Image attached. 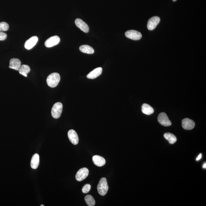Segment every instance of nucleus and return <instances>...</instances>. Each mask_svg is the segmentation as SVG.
<instances>
[{"label":"nucleus","instance_id":"obj_1","mask_svg":"<svg viewBox=\"0 0 206 206\" xmlns=\"http://www.w3.org/2000/svg\"><path fill=\"white\" fill-rule=\"evenodd\" d=\"M60 80V77L57 73H51L47 77V83L49 86L54 88L58 85Z\"/></svg>","mask_w":206,"mask_h":206},{"label":"nucleus","instance_id":"obj_2","mask_svg":"<svg viewBox=\"0 0 206 206\" xmlns=\"http://www.w3.org/2000/svg\"><path fill=\"white\" fill-rule=\"evenodd\" d=\"M97 191L100 195L102 196L105 195L108 189V184L105 178H102L99 181L97 187Z\"/></svg>","mask_w":206,"mask_h":206},{"label":"nucleus","instance_id":"obj_3","mask_svg":"<svg viewBox=\"0 0 206 206\" xmlns=\"http://www.w3.org/2000/svg\"><path fill=\"white\" fill-rule=\"evenodd\" d=\"M63 110V105L60 102H57L53 105L51 110L52 117L55 119L60 118Z\"/></svg>","mask_w":206,"mask_h":206},{"label":"nucleus","instance_id":"obj_4","mask_svg":"<svg viewBox=\"0 0 206 206\" xmlns=\"http://www.w3.org/2000/svg\"><path fill=\"white\" fill-rule=\"evenodd\" d=\"M125 35L128 38L133 40H139L142 37L141 33L140 32L134 30L127 31L125 33Z\"/></svg>","mask_w":206,"mask_h":206},{"label":"nucleus","instance_id":"obj_5","mask_svg":"<svg viewBox=\"0 0 206 206\" xmlns=\"http://www.w3.org/2000/svg\"><path fill=\"white\" fill-rule=\"evenodd\" d=\"M158 120L160 124L165 127H169L172 125V122L169 120L167 114L163 112L160 113L158 115Z\"/></svg>","mask_w":206,"mask_h":206},{"label":"nucleus","instance_id":"obj_6","mask_svg":"<svg viewBox=\"0 0 206 206\" xmlns=\"http://www.w3.org/2000/svg\"><path fill=\"white\" fill-rule=\"evenodd\" d=\"M89 171L86 168H81L77 172L76 175V179L78 181H82L87 178L88 176Z\"/></svg>","mask_w":206,"mask_h":206},{"label":"nucleus","instance_id":"obj_7","mask_svg":"<svg viewBox=\"0 0 206 206\" xmlns=\"http://www.w3.org/2000/svg\"><path fill=\"white\" fill-rule=\"evenodd\" d=\"M160 21V18L157 16L152 17L148 20L147 25V28L149 30H153L156 28Z\"/></svg>","mask_w":206,"mask_h":206},{"label":"nucleus","instance_id":"obj_8","mask_svg":"<svg viewBox=\"0 0 206 206\" xmlns=\"http://www.w3.org/2000/svg\"><path fill=\"white\" fill-rule=\"evenodd\" d=\"M60 38L58 36H55L47 39L45 42V45L47 47H51L57 45L60 42Z\"/></svg>","mask_w":206,"mask_h":206},{"label":"nucleus","instance_id":"obj_9","mask_svg":"<svg viewBox=\"0 0 206 206\" xmlns=\"http://www.w3.org/2000/svg\"><path fill=\"white\" fill-rule=\"evenodd\" d=\"M76 26L82 32L87 33L89 32V28L88 25L81 19H76L75 20Z\"/></svg>","mask_w":206,"mask_h":206},{"label":"nucleus","instance_id":"obj_10","mask_svg":"<svg viewBox=\"0 0 206 206\" xmlns=\"http://www.w3.org/2000/svg\"><path fill=\"white\" fill-rule=\"evenodd\" d=\"M182 126L186 130H191L194 128L195 123L192 120L186 118L182 120Z\"/></svg>","mask_w":206,"mask_h":206},{"label":"nucleus","instance_id":"obj_11","mask_svg":"<svg viewBox=\"0 0 206 206\" xmlns=\"http://www.w3.org/2000/svg\"><path fill=\"white\" fill-rule=\"evenodd\" d=\"M68 136L70 141L74 145H77L79 142V137L77 132L73 129L68 131Z\"/></svg>","mask_w":206,"mask_h":206},{"label":"nucleus","instance_id":"obj_12","mask_svg":"<svg viewBox=\"0 0 206 206\" xmlns=\"http://www.w3.org/2000/svg\"><path fill=\"white\" fill-rule=\"evenodd\" d=\"M38 40V38L37 37H31L26 41L25 44V48L27 50L32 49V47H34Z\"/></svg>","mask_w":206,"mask_h":206},{"label":"nucleus","instance_id":"obj_13","mask_svg":"<svg viewBox=\"0 0 206 206\" xmlns=\"http://www.w3.org/2000/svg\"><path fill=\"white\" fill-rule=\"evenodd\" d=\"M102 72V69L101 67L96 68L87 75V77L90 79H94L100 76Z\"/></svg>","mask_w":206,"mask_h":206},{"label":"nucleus","instance_id":"obj_14","mask_svg":"<svg viewBox=\"0 0 206 206\" xmlns=\"http://www.w3.org/2000/svg\"><path fill=\"white\" fill-rule=\"evenodd\" d=\"M93 163L97 167H101L105 164V159L103 157L99 155H94L92 157Z\"/></svg>","mask_w":206,"mask_h":206},{"label":"nucleus","instance_id":"obj_15","mask_svg":"<svg viewBox=\"0 0 206 206\" xmlns=\"http://www.w3.org/2000/svg\"><path fill=\"white\" fill-rule=\"evenodd\" d=\"M21 66V62L18 59L14 58L10 60L9 66L10 68L16 70H19Z\"/></svg>","mask_w":206,"mask_h":206},{"label":"nucleus","instance_id":"obj_16","mask_svg":"<svg viewBox=\"0 0 206 206\" xmlns=\"http://www.w3.org/2000/svg\"><path fill=\"white\" fill-rule=\"evenodd\" d=\"M39 164V156L37 153L34 155L31 161V167L33 169H37Z\"/></svg>","mask_w":206,"mask_h":206},{"label":"nucleus","instance_id":"obj_17","mask_svg":"<svg viewBox=\"0 0 206 206\" xmlns=\"http://www.w3.org/2000/svg\"><path fill=\"white\" fill-rule=\"evenodd\" d=\"M142 111L144 114L149 115L153 113L154 109L149 105L144 103L142 106Z\"/></svg>","mask_w":206,"mask_h":206},{"label":"nucleus","instance_id":"obj_18","mask_svg":"<svg viewBox=\"0 0 206 206\" xmlns=\"http://www.w3.org/2000/svg\"><path fill=\"white\" fill-rule=\"evenodd\" d=\"M79 50L83 53L89 54H93L94 52V49L92 47L87 45L81 46L79 47Z\"/></svg>","mask_w":206,"mask_h":206},{"label":"nucleus","instance_id":"obj_19","mask_svg":"<svg viewBox=\"0 0 206 206\" xmlns=\"http://www.w3.org/2000/svg\"><path fill=\"white\" fill-rule=\"evenodd\" d=\"M164 137L165 139L168 141L170 144H174L177 141L176 136L171 133H166L164 134Z\"/></svg>","mask_w":206,"mask_h":206},{"label":"nucleus","instance_id":"obj_20","mask_svg":"<svg viewBox=\"0 0 206 206\" xmlns=\"http://www.w3.org/2000/svg\"><path fill=\"white\" fill-rule=\"evenodd\" d=\"M19 73L25 77H27V74L30 71V68L27 65H23L21 66L19 70Z\"/></svg>","mask_w":206,"mask_h":206},{"label":"nucleus","instance_id":"obj_21","mask_svg":"<svg viewBox=\"0 0 206 206\" xmlns=\"http://www.w3.org/2000/svg\"><path fill=\"white\" fill-rule=\"evenodd\" d=\"M84 200L88 206H94L95 205V200L92 195H88L86 196L85 197Z\"/></svg>","mask_w":206,"mask_h":206},{"label":"nucleus","instance_id":"obj_22","mask_svg":"<svg viewBox=\"0 0 206 206\" xmlns=\"http://www.w3.org/2000/svg\"><path fill=\"white\" fill-rule=\"evenodd\" d=\"M9 29V25L5 22L0 23V32H6Z\"/></svg>","mask_w":206,"mask_h":206},{"label":"nucleus","instance_id":"obj_23","mask_svg":"<svg viewBox=\"0 0 206 206\" xmlns=\"http://www.w3.org/2000/svg\"><path fill=\"white\" fill-rule=\"evenodd\" d=\"M91 186L89 184H86L82 188V192L83 193H86L90 191Z\"/></svg>","mask_w":206,"mask_h":206},{"label":"nucleus","instance_id":"obj_24","mask_svg":"<svg viewBox=\"0 0 206 206\" xmlns=\"http://www.w3.org/2000/svg\"><path fill=\"white\" fill-rule=\"evenodd\" d=\"M7 37V35L5 32H0V41H4Z\"/></svg>","mask_w":206,"mask_h":206},{"label":"nucleus","instance_id":"obj_25","mask_svg":"<svg viewBox=\"0 0 206 206\" xmlns=\"http://www.w3.org/2000/svg\"><path fill=\"white\" fill-rule=\"evenodd\" d=\"M202 153H200V154L199 155H198V157H197V158H196V161L199 160H200L201 159V158H202Z\"/></svg>","mask_w":206,"mask_h":206},{"label":"nucleus","instance_id":"obj_26","mask_svg":"<svg viewBox=\"0 0 206 206\" xmlns=\"http://www.w3.org/2000/svg\"><path fill=\"white\" fill-rule=\"evenodd\" d=\"M203 168H206V163H205V164L203 165Z\"/></svg>","mask_w":206,"mask_h":206},{"label":"nucleus","instance_id":"obj_27","mask_svg":"<svg viewBox=\"0 0 206 206\" xmlns=\"http://www.w3.org/2000/svg\"><path fill=\"white\" fill-rule=\"evenodd\" d=\"M177 0H173V2H175V1H176Z\"/></svg>","mask_w":206,"mask_h":206},{"label":"nucleus","instance_id":"obj_28","mask_svg":"<svg viewBox=\"0 0 206 206\" xmlns=\"http://www.w3.org/2000/svg\"><path fill=\"white\" fill-rule=\"evenodd\" d=\"M44 206V205H41V206Z\"/></svg>","mask_w":206,"mask_h":206}]
</instances>
